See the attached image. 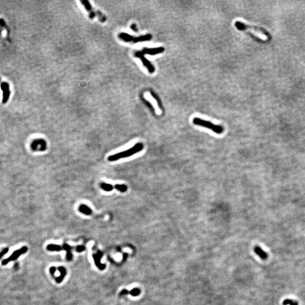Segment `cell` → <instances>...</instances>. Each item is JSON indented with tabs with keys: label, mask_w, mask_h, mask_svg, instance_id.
<instances>
[{
	"label": "cell",
	"mask_w": 305,
	"mask_h": 305,
	"mask_svg": "<svg viewBox=\"0 0 305 305\" xmlns=\"http://www.w3.org/2000/svg\"><path fill=\"white\" fill-rule=\"evenodd\" d=\"M235 26L240 31H250L255 35H257L260 38L264 40H269L271 38L269 33H268L267 31H266L265 29L260 27H255L246 24L240 21L236 22Z\"/></svg>",
	"instance_id": "6da1fadb"
},
{
	"label": "cell",
	"mask_w": 305,
	"mask_h": 305,
	"mask_svg": "<svg viewBox=\"0 0 305 305\" xmlns=\"http://www.w3.org/2000/svg\"><path fill=\"white\" fill-rule=\"evenodd\" d=\"M143 148H144L143 144L141 143H137V144H135L134 146H132V148H129V149H128L127 150L122 152H118L115 154L109 156L108 158V161L110 162L116 161L124 158L131 157L137 152H141L143 149Z\"/></svg>",
	"instance_id": "7a4b0ae2"
},
{
	"label": "cell",
	"mask_w": 305,
	"mask_h": 305,
	"mask_svg": "<svg viewBox=\"0 0 305 305\" xmlns=\"http://www.w3.org/2000/svg\"><path fill=\"white\" fill-rule=\"evenodd\" d=\"M193 122L195 125L202 126L208 128L217 134H220L223 133L224 131V128L222 126L214 125L208 121L201 119L198 118H194L193 119Z\"/></svg>",
	"instance_id": "3957f363"
},
{
	"label": "cell",
	"mask_w": 305,
	"mask_h": 305,
	"mask_svg": "<svg viewBox=\"0 0 305 305\" xmlns=\"http://www.w3.org/2000/svg\"><path fill=\"white\" fill-rule=\"evenodd\" d=\"M118 37L121 40H123L125 42L127 43H137L140 42H144L146 41H149L152 38V36L150 34H147L143 36H140L139 37H134V36L130 35L127 33H120L119 34Z\"/></svg>",
	"instance_id": "277c9868"
},
{
	"label": "cell",
	"mask_w": 305,
	"mask_h": 305,
	"mask_svg": "<svg viewBox=\"0 0 305 305\" xmlns=\"http://www.w3.org/2000/svg\"><path fill=\"white\" fill-rule=\"evenodd\" d=\"M27 251H28V248L27 246H25L22 247L21 248L14 251L13 253V254L10 256H9L8 258L2 260L1 262V264L3 266H6L10 262L17 260L20 255L26 253Z\"/></svg>",
	"instance_id": "5b68a950"
},
{
	"label": "cell",
	"mask_w": 305,
	"mask_h": 305,
	"mask_svg": "<svg viewBox=\"0 0 305 305\" xmlns=\"http://www.w3.org/2000/svg\"><path fill=\"white\" fill-rule=\"evenodd\" d=\"M134 55L137 58H139L141 61L142 63L144 66L148 69V71L150 73L154 72L155 69L152 63H150L144 56V54L141 52V51H136L134 53Z\"/></svg>",
	"instance_id": "8992f818"
},
{
	"label": "cell",
	"mask_w": 305,
	"mask_h": 305,
	"mask_svg": "<svg viewBox=\"0 0 305 305\" xmlns=\"http://www.w3.org/2000/svg\"><path fill=\"white\" fill-rule=\"evenodd\" d=\"M46 143L44 140L38 139L35 140L31 144V147L34 150L44 151L46 149Z\"/></svg>",
	"instance_id": "52a82bcc"
},
{
	"label": "cell",
	"mask_w": 305,
	"mask_h": 305,
	"mask_svg": "<svg viewBox=\"0 0 305 305\" xmlns=\"http://www.w3.org/2000/svg\"><path fill=\"white\" fill-rule=\"evenodd\" d=\"M102 256H103V253H102V252L100 251H99L97 253L93 254L92 255V257L94 261L96 266L100 270H104L106 268V265L105 264H102L101 263V260L102 259Z\"/></svg>",
	"instance_id": "ba28073f"
},
{
	"label": "cell",
	"mask_w": 305,
	"mask_h": 305,
	"mask_svg": "<svg viewBox=\"0 0 305 305\" xmlns=\"http://www.w3.org/2000/svg\"><path fill=\"white\" fill-rule=\"evenodd\" d=\"M164 50V48L159 47L156 48H145L142 50L141 52L145 54H149L151 55H154L156 54H159L163 52Z\"/></svg>",
	"instance_id": "9c48e42d"
},
{
	"label": "cell",
	"mask_w": 305,
	"mask_h": 305,
	"mask_svg": "<svg viewBox=\"0 0 305 305\" xmlns=\"http://www.w3.org/2000/svg\"><path fill=\"white\" fill-rule=\"evenodd\" d=\"M80 2L83 5V6L85 8L86 10L88 12H89V17H90V19H93L94 18H95V17L96 16V13L94 11L93 9L92 8L90 2L88 1H86V0H82V1H80Z\"/></svg>",
	"instance_id": "30bf717a"
},
{
	"label": "cell",
	"mask_w": 305,
	"mask_h": 305,
	"mask_svg": "<svg viewBox=\"0 0 305 305\" xmlns=\"http://www.w3.org/2000/svg\"><path fill=\"white\" fill-rule=\"evenodd\" d=\"M254 251L257 255H258L260 257L262 260H266L267 259V257H268L267 254L265 251H263L260 246H255L254 248Z\"/></svg>",
	"instance_id": "8fae6325"
},
{
	"label": "cell",
	"mask_w": 305,
	"mask_h": 305,
	"mask_svg": "<svg viewBox=\"0 0 305 305\" xmlns=\"http://www.w3.org/2000/svg\"><path fill=\"white\" fill-rule=\"evenodd\" d=\"M58 271L60 272V276L55 278V281H56V282L57 283H61L63 281V279H64V277L66 276V275L67 274V271H66V269L63 266L58 267Z\"/></svg>",
	"instance_id": "7c38bea8"
},
{
	"label": "cell",
	"mask_w": 305,
	"mask_h": 305,
	"mask_svg": "<svg viewBox=\"0 0 305 305\" xmlns=\"http://www.w3.org/2000/svg\"><path fill=\"white\" fill-rule=\"evenodd\" d=\"M63 250L66 251V259L67 260H72V254L71 253L72 248L68 245L67 243H64L62 246Z\"/></svg>",
	"instance_id": "4fadbf2b"
},
{
	"label": "cell",
	"mask_w": 305,
	"mask_h": 305,
	"mask_svg": "<svg viewBox=\"0 0 305 305\" xmlns=\"http://www.w3.org/2000/svg\"><path fill=\"white\" fill-rule=\"evenodd\" d=\"M79 211L82 214H84L86 215H90L92 213V211L90 208L85 205H81L79 207Z\"/></svg>",
	"instance_id": "5bb4252c"
},
{
	"label": "cell",
	"mask_w": 305,
	"mask_h": 305,
	"mask_svg": "<svg viewBox=\"0 0 305 305\" xmlns=\"http://www.w3.org/2000/svg\"><path fill=\"white\" fill-rule=\"evenodd\" d=\"M46 249L50 251H59L63 250L61 246L55 244H49L46 246Z\"/></svg>",
	"instance_id": "9a60e30c"
},
{
	"label": "cell",
	"mask_w": 305,
	"mask_h": 305,
	"mask_svg": "<svg viewBox=\"0 0 305 305\" xmlns=\"http://www.w3.org/2000/svg\"><path fill=\"white\" fill-rule=\"evenodd\" d=\"M2 90H4V95H3V102H5L9 97V86L8 85V84L6 83H3L2 84Z\"/></svg>",
	"instance_id": "2e32d148"
},
{
	"label": "cell",
	"mask_w": 305,
	"mask_h": 305,
	"mask_svg": "<svg viewBox=\"0 0 305 305\" xmlns=\"http://www.w3.org/2000/svg\"><path fill=\"white\" fill-rule=\"evenodd\" d=\"M100 187L101 189H102L104 190L106 192H110L113 189V186L111 184L102 183L100 184Z\"/></svg>",
	"instance_id": "e0dca14e"
},
{
	"label": "cell",
	"mask_w": 305,
	"mask_h": 305,
	"mask_svg": "<svg viewBox=\"0 0 305 305\" xmlns=\"http://www.w3.org/2000/svg\"><path fill=\"white\" fill-rule=\"evenodd\" d=\"M96 15L99 18V20L101 22L105 23L106 21V20H107L106 17L101 11H100L99 10H96Z\"/></svg>",
	"instance_id": "ac0fdd59"
},
{
	"label": "cell",
	"mask_w": 305,
	"mask_h": 305,
	"mask_svg": "<svg viewBox=\"0 0 305 305\" xmlns=\"http://www.w3.org/2000/svg\"><path fill=\"white\" fill-rule=\"evenodd\" d=\"M115 188L120 192L124 193V192H126V191L127 190L128 188H127V185L125 184H116L115 185Z\"/></svg>",
	"instance_id": "d6986e66"
},
{
	"label": "cell",
	"mask_w": 305,
	"mask_h": 305,
	"mask_svg": "<svg viewBox=\"0 0 305 305\" xmlns=\"http://www.w3.org/2000/svg\"><path fill=\"white\" fill-rule=\"evenodd\" d=\"M140 293H141V290L140 288H134L131 290L129 291V295H131V296L134 297L138 296L139 295H140Z\"/></svg>",
	"instance_id": "ffe728a7"
},
{
	"label": "cell",
	"mask_w": 305,
	"mask_h": 305,
	"mask_svg": "<svg viewBox=\"0 0 305 305\" xmlns=\"http://www.w3.org/2000/svg\"><path fill=\"white\" fill-rule=\"evenodd\" d=\"M283 305H298V303L297 302H295L293 300H290V299H285L284 300V301L283 302Z\"/></svg>",
	"instance_id": "44dd1931"
},
{
	"label": "cell",
	"mask_w": 305,
	"mask_h": 305,
	"mask_svg": "<svg viewBox=\"0 0 305 305\" xmlns=\"http://www.w3.org/2000/svg\"><path fill=\"white\" fill-rule=\"evenodd\" d=\"M9 248H4L2 251L0 252V260L8 252H9Z\"/></svg>",
	"instance_id": "7402d4cb"
},
{
	"label": "cell",
	"mask_w": 305,
	"mask_h": 305,
	"mask_svg": "<svg viewBox=\"0 0 305 305\" xmlns=\"http://www.w3.org/2000/svg\"><path fill=\"white\" fill-rule=\"evenodd\" d=\"M75 249H76V250L77 252L80 253V252L84 251L85 250V247L84 246H83V245H79V246H76Z\"/></svg>",
	"instance_id": "603a6c76"
},
{
	"label": "cell",
	"mask_w": 305,
	"mask_h": 305,
	"mask_svg": "<svg viewBox=\"0 0 305 305\" xmlns=\"http://www.w3.org/2000/svg\"><path fill=\"white\" fill-rule=\"evenodd\" d=\"M129 294V291L127 289H124L121 290V292L119 293V296H124V295H127Z\"/></svg>",
	"instance_id": "cb8c5ba5"
},
{
	"label": "cell",
	"mask_w": 305,
	"mask_h": 305,
	"mask_svg": "<svg viewBox=\"0 0 305 305\" xmlns=\"http://www.w3.org/2000/svg\"><path fill=\"white\" fill-rule=\"evenodd\" d=\"M56 269H57V268H56L55 267H54V266H53V267H51L50 268V269H49V271H50V274H51V275H52V276H54V273L55 272V271H56Z\"/></svg>",
	"instance_id": "d4e9b609"
},
{
	"label": "cell",
	"mask_w": 305,
	"mask_h": 305,
	"mask_svg": "<svg viewBox=\"0 0 305 305\" xmlns=\"http://www.w3.org/2000/svg\"><path fill=\"white\" fill-rule=\"evenodd\" d=\"M131 29H132V31H134V32H137L138 31V28H137V27L136 24H135V23H133V24L131 26Z\"/></svg>",
	"instance_id": "484cf974"
},
{
	"label": "cell",
	"mask_w": 305,
	"mask_h": 305,
	"mask_svg": "<svg viewBox=\"0 0 305 305\" xmlns=\"http://www.w3.org/2000/svg\"><path fill=\"white\" fill-rule=\"evenodd\" d=\"M3 35H6V32H5V31H4V32H3Z\"/></svg>",
	"instance_id": "4316f807"
}]
</instances>
